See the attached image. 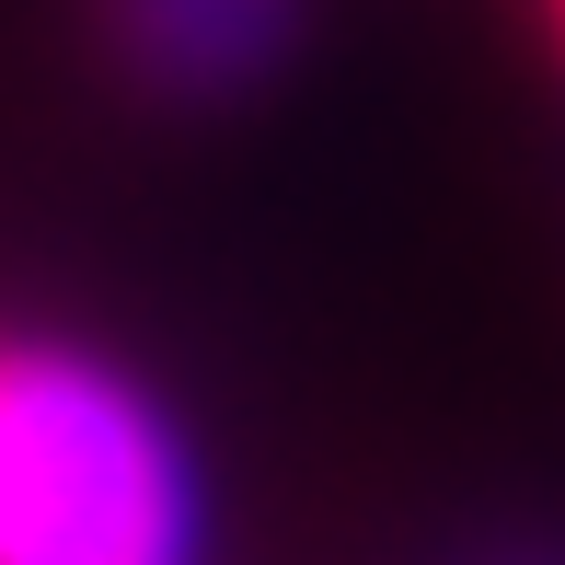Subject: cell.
Segmentation results:
<instances>
[{"label": "cell", "instance_id": "obj_4", "mask_svg": "<svg viewBox=\"0 0 565 565\" xmlns=\"http://www.w3.org/2000/svg\"><path fill=\"white\" fill-rule=\"evenodd\" d=\"M554 35H565V0H554Z\"/></svg>", "mask_w": 565, "mask_h": 565}, {"label": "cell", "instance_id": "obj_2", "mask_svg": "<svg viewBox=\"0 0 565 565\" xmlns=\"http://www.w3.org/2000/svg\"><path fill=\"white\" fill-rule=\"evenodd\" d=\"M105 35L150 93L196 105V93L254 82L289 46V0H105Z\"/></svg>", "mask_w": 565, "mask_h": 565}, {"label": "cell", "instance_id": "obj_3", "mask_svg": "<svg viewBox=\"0 0 565 565\" xmlns=\"http://www.w3.org/2000/svg\"><path fill=\"white\" fill-rule=\"evenodd\" d=\"M473 565H565V531H531V543H484Z\"/></svg>", "mask_w": 565, "mask_h": 565}, {"label": "cell", "instance_id": "obj_1", "mask_svg": "<svg viewBox=\"0 0 565 565\" xmlns=\"http://www.w3.org/2000/svg\"><path fill=\"white\" fill-rule=\"evenodd\" d=\"M0 565H196V473L173 416L93 347L0 370Z\"/></svg>", "mask_w": 565, "mask_h": 565}]
</instances>
